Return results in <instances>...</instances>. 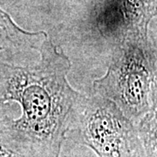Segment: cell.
<instances>
[{"instance_id":"cell-4","label":"cell","mask_w":157,"mask_h":157,"mask_svg":"<svg viewBox=\"0 0 157 157\" xmlns=\"http://www.w3.org/2000/svg\"><path fill=\"white\" fill-rule=\"evenodd\" d=\"M157 17V0H99L95 6V34L113 46L132 33L149 34Z\"/></svg>"},{"instance_id":"cell-2","label":"cell","mask_w":157,"mask_h":157,"mask_svg":"<svg viewBox=\"0 0 157 157\" xmlns=\"http://www.w3.org/2000/svg\"><path fill=\"white\" fill-rule=\"evenodd\" d=\"M112 48L107 73L93 83L94 94L115 103L137 125L151 109L157 84L156 57L151 36L129 34Z\"/></svg>"},{"instance_id":"cell-3","label":"cell","mask_w":157,"mask_h":157,"mask_svg":"<svg viewBox=\"0 0 157 157\" xmlns=\"http://www.w3.org/2000/svg\"><path fill=\"white\" fill-rule=\"evenodd\" d=\"M69 133L99 157H144L137 125L101 96H81Z\"/></svg>"},{"instance_id":"cell-6","label":"cell","mask_w":157,"mask_h":157,"mask_svg":"<svg viewBox=\"0 0 157 157\" xmlns=\"http://www.w3.org/2000/svg\"><path fill=\"white\" fill-rule=\"evenodd\" d=\"M143 156L157 157V84L149 112L137 124Z\"/></svg>"},{"instance_id":"cell-1","label":"cell","mask_w":157,"mask_h":157,"mask_svg":"<svg viewBox=\"0 0 157 157\" xmlns=\"http://www.w3.org/2000/svg\"><path fill=\"white\" fill-rule=\"evenodd\" d=\"M34 66L0 62V108L17 103L21 115L0 117V141L26 157H59L82 94L67 80L72 64L48 38Z\"/></svg>"},{"instance_id":"cell-8","label":"cell","mask_w":157,"mask_h":157,"mask_svg":"<svg viewBox=\"0 0 157 157\" xmlns=\"http://www.w3.org/2000/svg\"><path fill=\"white\" fill-rule=\"evenodd\" d=\"M151 36L152 42H153V45H154V48H155V57H156V67H157V28L156 32L155 33L150 34Z\"/></svg>"},{"instance_id":"cell-7","label":"cell","mask_w":157,"mask_h":157,"mask_svg":"<svg viewBox=\"0 0 157 157\" xmlns=\"http://www.w3.org/2000/svg\"><path fill=\"white\" fill-rule=\"evenodd\" d=\"M0 157H26L11 147L0 141Z\"/></svg>"},{"instance_id":"cell-5","label":"cell","mask_w":157,"mask_h":157,"mask_svg":"<svg viewBox=\"0 0 157 157\" xmlns=\"http://www.w3.org/2000/svg\"><path fill=\"white\" fill-rule=\"evenodd\" d=\"M48 38L45 32H29L13 21L11 17L0 8V52L10 55L36 49Z\"/></svg>"}]
</instances>
